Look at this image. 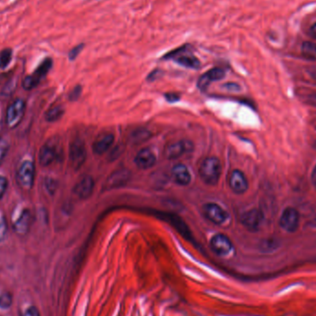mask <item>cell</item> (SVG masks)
Masks as SVG:
<instances>
[{"instance_id": "obj_12", "label": "cell", "mask_w": 316, "mask_h": 316, "mask_svg": "<svg viewBox=\"0 0 316 316\" xmlns=\"http://www.w3.org/2000/svg\"><path fill=\"white\" fill-rule=\"evenodd\" d=\"M228 184L231 190L236 194L245 193L249 188V182L244 173L238 169L233 170L228 178Z\"/></svg>"}, {"instance_id": "obj_1", "label": "cell", "mask_w": 316, "mask_h": 316, "mask_svg": "<svg viewBox=\"0 0 316 316\" xmlns=\"http://www.w3.org/2000/svg\"><path fill=\"white\" fill-rule=\"evenodd\" d=\"M222 174L221 162L216 157L206 158L199 168V175L202 180L207 185H217Z\"/></svg>"}, {"instance_id": "obj_36", "label": "cell", "mask_w": 316, "mask_h": 316, "mask_svg": "<svg viewBox=\"0 0 316 316\" xmlns=\"http://www.w3.org/2000/svg\"><path fill=\"white\" fill-rule=\"evenodd\" d=\"M311 178H312V182H313V185L314 187L316 188V166L314 168L313 172H312V176H311Z\"/></svg>"}, {"instance_id": "obj_29", "label": "cell", "mask_w": 316, "mask_h": 316, "mask_svg": "<svg viewBox=\"0 0 316 316\" xmlns=\"http://www.w3.org/2000/svg\"><path fill=\"white\" fill-rule=\"evenodd\" d=\"M84 47H85V45L83 43H81L79 45H77L76 47H74L72 49H70L69 52V60L70 61L76 60L77 57L80 54V52L84 48Z\"/></svg>"}, {"instance_id": "obj_26", "label": "cell", "mask_w": 316, "mask_h": 316, "mask_svg": "<svg viewBox=\"0 0 316 316\" xmlns=\"http://www.w3.org/2000/svg\"><path fill=\"white\" fill-rule=\"evenodd\" d=\"M39 81L34 79L32 75H28L22 80V87L26 91H31V90L37 87L39 85Z\"/></svg>"}, {"instance_id": "obj_19", "label": "cell", "mask_w": 316, "mask_h": 316, "mask_svg": "<svg viewBox=\"0 0 316 316\" xmlns=\"http://www.w3.org/2000/svg\"><path fill=\"white\" fill-rule=\"evenodd\" d=\"M173 180L180 186H187L190 183L191 175L189 168L183 164H178L171 170Z\"/></svg>"}, {"instance_id": "obj_5", "label": "cell", "mask_w": 316, "mask_h": 316, "mask_svg": "<svg viewBox=\"0 0 316 316\" xmlns=\"http://www.w3.org/2000/svg\"><path fill=\"white\" fill-rule=\"evenodd\" d=\"M194 149L192 142L189 140H179L168 144L164 150V156L168 160H174L184 156L185 154L191 153Z\"/></svg>"}, {"instance_id": "obj_24", "label": "cell", "mask_w": 316, "mask_h": 316, "mask_svg": "<svg viewBox=\"0 0 316 316\" xmlns=\"http://www.w3.org/2000/svg\"><path fill=\"white\" fill-rule=\"evenodd\" d=\"M13 50L7 47L0 51V69H5L9 67V65L12 60Z\"/></svg>"}, {"instance_id": "obj_21", "label": "cell", "mask_w": 316, "mask_h": 316, "mask_svg": "<svg viewBox=\"0 0 316 316\" xmlns=\"http://www.w3.org/2000/svg\"><path fill=\"white\" fill-rule=\"evenodd\" d=\"M152 137L151 131H149L146 128H138L135 129L131 134L129 140L134 144H141L142 142H146L147 140Z\"/></svg>"}, {"instance_id": "obj_31", "label": "cell", "mask_w": 316, "mask_h": 316, "mask_svg": "<svg viewBox=\"0 0 316 316\" xmlns=\"http://www.w3.org/2000/svg\"><path fill=\"white\" fill-rule=\"evenodd\" d=\"M82 88L80 85H76L69 93V99L70 101H77L81 95Z\"/></svg>"}, {"instance_id": "obj_9", "label": "cell", "mask_w": 316, "mask_h": 316, "mask_svg": "<svg viewBox=\"0 0 316 316\" xmlns=\"http://www.w3.org/2000/svg\"><path fill=\"white\" fill-rule=\"evenodd\" d=\"M210 248L219 256H227L232 252L233 244L229 237L219 233L210 239Z\"/></svg>"}, {"instance_id": "obj_18", "label": "cell", "mask_w": 316, "mask_h": 316, "mask_svg": "<svg viewBox=\"0 0 316 316\" xmlns=\"http://www.w3.org/2000/svg\"><path fill=\"white\" fill-rule=\"evenodd\" d=\"M115 142V136L112 133H105L98 136L93 143V151L96 155L106 154Z\"/></svg>"}, {"instance_id": "obj_23", "label": "cell", "mask_w": 316, "mask_h": 316, "mask_svg": "<svg viewBox=\"0 0 316 316\" xmlns=\"http://www.w3.org/2000/svg\"><path fill=\"white\" fill-rule=\"evenodd\" d=\"M301 55L304 59L312 61L316 60V45L313 42L306 41L301 46Z\"/></svg>"}, {"instance_id": "obj_37", "label": "cell", "mask_w": 316, "mask_h": 316, "mask_svg": "<svg viewBox=\"0 0 316 316\" xmlns=\"http://www.w3.org/2000/svg\"><path fill=\"white\" fill-rule=\"evenodd\" d=\"M310 34H311V36H312L313 38L316 39V22L315 24L312 25V27H311V29H310Z\"/></svg>"}, {"instance_id": "obj_6", "label": "cell", "mask_w": 316, "mask_h": 316, "mask_svg": "<svg viewBox=\"0 0 316 316\" xmlns=\"http://www.w3.org/2000/svg\"><path fill=\"white\" fill-rule=\"evenodd\" d=\"M35 178V167L30 160H25L20 164L17 171V181L21 188H32Z\"/></svg>"}, {"instance_id": "obj_16", "label": "cell", "mask_w": 316, "mask_h": 316, "mask_svg": "<svg viewBox=\"0 0 316 316\" xmlns=\"http://www.w3.org/2000/svg\"><path fill=\"white\" fill-rule=\"evenodd\" d=\"M134 163L140 169H149L156 165L157 157L152 149H142L134 158Z\"/></svg>"}, {"instance_id": "obj_4", "label": "cell", "mask_w": 316, "mask_h": 316, "mask_svg": "<svg viewBox=\"0 0 316 316\" xmlns=\"http://www.w3.org/2000/svg\"><path fill=\"white\" fill-rule=\"evenodd\" d=\"M26 104L22 99L14 100L6 111V124L10 128H15L24 118Z\"/></svg>"}, {"instance_id": "obj_34", "label": "cell", "mask_w": 316, "mask_h": 316, "mask_svg": "<svg viewBox=\"0 0 316 316\" xmlns=\"http://www.w3.org/2000/svg\"><path fill=\"white\" fill-rule=\"evenodd\" d=\"M166 97H167V100H168L169 102H176L178 101L179 99V96L177 94H167L166 95Z\"/></svg>"}, {"instance_id": "obj_8", "label": "cell", "mask_w": 316, "mask_h": 316, "mask_svg": "<svg viewBox=\"0 0 316 316\" xmlns=\"http://www.w3.org/2000/svg\"><path fill=\"white\" fill-rule=\"evenodd\" d=\"M32 223V216L30 210L24 208L20 210V214L13 219L12 228L16 234L24 236L30 231L31 226Z\"/></svg>"}, {"instance_id": "obj_28", "label": "cell", "mask_w": 316, "mask_h": 316, "mask_svg": "<svg viewBox=\"0 0 316 316\" xmlns=\"http://www.w3.org/2000/svg\"><path fill=\"white\" fill-rule=\"evenodd\" d=\"M8 233V226L5 217L0 213V242L4 241L7 237Z\"/></svg>"}, {"instance_id": "obj_3", "label": "cell", "mask_w": 316, "mask_h": 316, "mask_svg": "<svg viewBox=\"0 0 316 316\" xmlns=\"http://www.w3.org/2000/svg\"><path fill=\"white\" fill-rule=\"evenodd\" d=\"M87 158V150L82 140H74L69 149V164L74 170H79L83 166Z\"/></svg>"}, {"instance_id": "obj_22", "label": "cell", "mask_w": 316, "mask_h": 316, "mask_svg": "<svg viewBox=\"0 0 316 316\" xmlns=\"http://www.w3.org/2000/svg\"><path fill=\"white\" fill-rule=\"evenodd\" d=\"M64 113H65V109H63V107L56 106L47 111L45 115V119L47 122H57L64 116Z\"/></svg>"}, {"instance_id": "obj_15", "label": "cell", "mask_w": 316, "mask_h": 316, "mask_svg": "<svg viewBox=\"0 0 316 316\" xmlns=\"http://www.w3.org/2000/svg\"><path fill=\"white\" fill-rule=\"evenodd\" d=\"M226 76V71L222 68H214L206 71L198 79V88L201 91H205L208 86L213 82L224 79Z\"/></svg>"}, {"instance_id": "obj_20", "label": "cell", "mask_w": 316, "mask_h": 316, "mask_svg": "<svg viewBox=\"0 0 316 316\" xmlns=\"http://www.w3.org/2000/svg\"><path fill=\"white\" fill-rule=\"evenodd\" d=\"M52 67H53V60L51 58H46L32 73V75L34 79H37L39 82H41V80L46 78V76L48 74Z\"/></svg>"}, {"instance_id": "obj_25", "label": "cell", "mask_w": 316, "mask_h": 316, "mask_svg": "<svg viewBox=\"0 0 316 316\" xmlns=\"http://www.w3.org/2000/svg\"><path fill=\"white\" fill-rule=\"evenodd\" d=\"M13 302V297L9 291H4L0 293V309L7 310L10 308Z\"/></svg>"}, {"instance_id": "obj_17", "label": "cell", "mask_w": 316, "mask_h": 316, "mask_svg": "<svg viewBox=\"0 0 316 316\" xmlns=\"http://www.w3.org/2000/svg\"><path fill=\"white\" fill-rule=\"evenodd\" d=\"M59 157L57 147L53 143H46L39 150L38 161L42 167H48L55 162Z\"/></svg>"}, {"instance_id": "obj_33", "label": "cell", "mask_w": 316, "mask_h": 316, "mask_svg": "<svg viewBox=\"0 0 316 316\" xmlns=\"http://www.w3.org/2000/svg\"><path fill=\"white\" fill-rule=\"evenodd\" d=\"M20 316H40L39 311L35 306L28 307Z\"/></svg>"}, {"instance_id": "obj_32", "label": "cell", "mask_w": 316, "mask_h": 316, "mask_svg": "<svg viewBox=\"0 0 316 316\" xmlns=\"http://www.w3.org/2000/svg\"><path fill=\"white\" fill-rule=\"evenodd\" d=\"M8 185H9L8 178L4 176H0V200L3 198L5 192L7 191Z\"/></svg>"}, {"instance_id": "obj_7", "label": "cell", "mask_w": 316, "mask_h": 316, "mask_svg": "<svg viewBox=\"0 0 316 316\" xmlns=\"http://www.w3.org/2000/svg\"><path fill=\"white\" fill-rule=\"evenodd\" d=\"M202 210L205 218L216 225L224 224L228 218L227 211L215 203H207L204 205Z\"/></svg>"}, {"instance_id": "obj_10", "label": "cell", "mask_w": 316, "mask_h": 316, "mask_svg": "<svg viewBox=\"0 0 316 316\" xmlns=\"http://www.w3.org/2000/svg\"><path fill=\"white\" fill-rule=\"evenodd\" d=\"M300 224V214L295 208L287 207L282 213L279 226L286 232H295Z\"/></svg>"}, {"instance_id": "obj_14", "label": "cell", "mask_w": 316, "mask_h": 316, "mask_svg": "<svg viewBox=\"0 0 316 316\" xmlns=\"http://www.w3.org/2000/svg\"><path fill=\"white\" fill-rule=\"evenodd\" d=\"M95 190V180L91 176H85L80 178L73 188V193L80 199H89Z\"/></svg>"}, {"instance_id": "obj_13", "label": "cell", "mask_w": 316, "mask_h": 316, "mask_svg": "<svg viewBox=\"0 0 316 316\" xmlns=\"http://www.w3.org/2000/svg\"><path fill=\"white\" fill-rule=\"evenodd\" d=\"M264 215L259 209H251L245 212L241 218L240 222L250 231H257L262 224Z\"/></svg>"}, {"instance_id": "obj_2", "label": "cell", "mask_w": 316, "mask_h": 316, "mask_svg": "<svg viewBox=\"0 0 316 316\" xmlns=\"http://www.w3.org/2000/svg\"><path fill=\"white\" fill-rule=\"evenodd\" d=\"M190 45H184L176 49L171 50L163 57L164 60H172L176 61L180 66L189 69H198L201 67V62L197 58L192 55Z\"/></svg>"}, {"instance_id": "obj_27", "label": "cell", "mask_w": 316, "mask_h": 316, "mask_svg": "<svg viewBox=\"0 0 316 316\" xmlns=\"http://www.w3.org/2000/svg\"><path fill=\"white\" fill-rule=\"evenodd\" d=\"M10 149V143L5 138H0V165L4 161Z\"/></svg>"}, {"instance_id": "obj_11", "label": "cell", "mask_w": 316, "mask_h": 316, "mask_svg": "<svg viewBox=\"0 0 316 316\" xmlns=\"http://www.w3.org/2000/svg\"><path fill=\"white\" fill-rule=\"evenodd\" d=\"M130 171L126 168H121L114 171L109 178H107L105 183V189L112 190L119 189L125 186L130 179Z\"/></svg>"}, {"instance_id": "obj_35", "label": "cell", "mask_w": 316, "mask_h": 316, "mask_svg": "<svg viewBox=\"0 0 316 316\" xmlns=\"http://www.w3.org/2000/svg\"><path fill=\"white\" fill-rule=\"evenodd\" d=\"M225 87L228 90H231V91H237V90L239 89V86L237 85V83H227L225 85Z\"/></svg>"}, {"instance_id": "obj_30", "label": "cell", "mask_w": 316, "mask_h": 316, "mask_svg": "<svg viewBox=\"0 0 316 316\" xmlns=\"http://www.w3.org/2000/svg\"><path fill=\"white\" fill-rule=\"evenodd\" d=\"M45 186H46L47 190L49 192L50 194H54V192L57 190V187H58V182H57V180H56V179H54V178H46V181H45Z\"/></svg>"}]
</instances>
